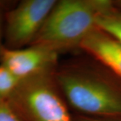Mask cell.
<instances>
[{"instance_id":"obj_1","label":"cell","mask_w":121,"mask_h":121,"mask_svg":"<svg viewBox=\"0 0 121 121\" xmlns=\"http://www.w3.org/2000/svg\"><path fill=\"white\" fill-rule=\"evenodd\" d=\"M54 76L75 114L121 117V77L94 57L79 56L58 64Z\"/></svg>"},{"instance_id":"obj_2","label":"cell","mask_w":121,"mask_h":121,"mask_svg":"<svg viewBox=\"0 0 121 121\" xmlns=\"http://www.w3.org/2000/svg\"><path fill=\"white\" fill-rule=\"evenodd\" d=\"M110 0H59L30 45L48 48L60 54L79 48L97 26L99 13L112 4Z\"/></svg>"},{"instance_id":"obj_3","label":"cell","mask_w":121,"mask_h":121,"mask_svg":"<svg viewBox=\"0 0 121 121\" xmlns=\"http://www.w3.org/2000/svg\"><path fill=\"white\" fill-rule=\"evenodd\" d=\"M55 69L22 80L7 99L22 121H73L55 81Z\"/></svg>"},{"instance_id":"obj_4","label":"cell","mask_w":121,"mask_h":121,"mask_svg":"<svg viewBox=\"0 0 121 121\" xmlns=\"http://www.w3.org/2000/svg\"><path fill=\"white\" fill-rule=\"evenodd\" d=\"M56 0H23L5 12L4 46L20 49L30 46Z\"/></svg>"},{"instance_id":"obj_5","label":"cell","mask_w":121,"mask_h":121,"mask_svg":"<svg viewBox=\"0 0 121 121\" xmlns=\"http://www.w3.org/2000/svg\"><path fill=\"white\" fill-rule=\"evenodd\" d=\"M59 53L48 48L32 44L20 49L4 48L0 62L20 80L56 68Z\"/></svg>"},{"instance_id":"obj_6","label":"cell","mask_w":121,"mask_h":121,"mask_svg":"<svg viewBox=\"0 0 121 121\" xmlns=\"http://www.w3.org/2000/svg\"><path fill=\"white\" fill-rule=\"evenodd\" d=\"M79 48L121 77V43L112 36L97 27Z\"/></svg>"},{"instance_id":"obj_7","label":"cell","mask_w":121,"mask_h":121,"mask_svg":"<svg viewBox=\"0 0 121 121\" xmlns=\"http://www.w3.org/2000/svg\"><path fill=\"white\" fill-rule=\"evenodd\" d=\"M97 26L121 43V8L114 1L98 15Z\"/></svg>"},{"instance_id":"obj_8","label":"cell","mask_w":121,"mask_h":121,"mask_svg":"<svg viewBox=\"0 0 121 121\" xmlns=\"http://www.w3.org/2000/svg\"><path fill=\"white\" fill-rule=\"evenodd\" d=\"M22 80L0 63V99L7 100Z\"/></svg>"},{"instance_id":"obj_9","label":"cell","mask_w":121,"mask_h":121,"mask_svg":"<svg viewBox=\"0 0 121 121\" xmlns=\"http://www.w3.org/2000/svg\"><path fill=\"white\" fill-rule=\"evenodd\" d=\"M0 121H22L8 100L0 99Z\"/></svg>"},{"instance_id":"obj_10","label":"cell","mask_w":121,"mask_h":121,"mask_svg":"<svg viewBox=\"0 0 121 121\" xmlns=\"http://www.w3.org/2000/svg\"><path fill=\"white\" fill-rule=\"evenodd\" d=\"M73 121H121V117L114 118H99L92 117L75 114L72 115Z\"/></svg>"},{"instance_id":"obj_11","label":"cell","mask_w":121,"mask_h":121,"mask_svg":"<svg viewBox=\"0 0 121 121\" xmlns=\"http://www.w3.org/2000/svg\"><path fill=\"white\" fill-rule=\"evenodd\" d=\"M4 15L5 13L2 7L0 5V55L3 48H4Z\"/></svg>"},{"instance_id":"obj_12","label":"cell","mask_w":121,"mask_h":121,"mask_svg":"<svg viewBox=\"0 0 121 121\" xmlns=\"http://www.w3.org/2000/svg\"><path fill=\"white\" fill-rule=\"evenodd\" d=\"M114 3H115L116 5H118V7L121 8V0H119V1H114Z\"/></svg>"}]
</instances>
